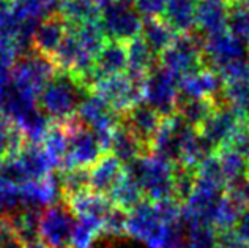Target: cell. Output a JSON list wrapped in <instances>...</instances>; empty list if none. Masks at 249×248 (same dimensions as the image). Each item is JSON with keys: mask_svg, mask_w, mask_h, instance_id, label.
<instances>
[{"mask_svg": "<svg viewBox=\"0 0 249 248\" xmlns=\"http://www.w3.org/2000/svg\"><path fill=\"white\" fill-rule=\"evenodd\" d=\"M91 94L89 87L67 71H57L38 95V108L51 122H65L74 117L81 103Z\"/></svg>", "mask_w": 249, "mask_h": 248, "instance_id": "cell-1", "label": "cell"}, {"mask_svg": "<svg viewBox=\"0 0 249 248\" xmlns=\"http://www.w3.org/2000/svg\"><path fill=\"white\" fill-rule=\"evenodd\" d=\"M143 191L145 199L160 202L174 196V163L155 153L142 155L124 166ZM177 199V198H175Z\"/></svg>", "mask_w": 249, "mask_h": 248, "instance_id": "cell-2", "label": "cell"}, {"mask_svg": "<svg viewBox=\"0 0 249 248\" xmlns=\"http://www.w3.org/2000/svg\"><path fill=\"white\" fill-rule=\"evenodd\" d=\"M205 37L197 30L191 34H178L172 44L160 56V63L178 79L191 76L204 70L202 46Z\"/></svg>", "mask_w": 249, "mask_h": 248, "instance_id": "cell-3", "label": "cell"}, {"mask_svg": "<svg viewBox=\"0 0 249 248\" xmlns=\"http://www.w3.org/2000/svg\"><path fill=\"white\" fill-rule=\"evenodd\" d=\"M68 132V156L63 171L81 166L90 168L106 153L103 142L95 132L77 119V115L62 122Z\"/></svg>", "mask_w": 249, "mask_h": 248, "instance_id": "cell-4", "label": "cell"}, {"mask_svg": "<svg viewBox=\"0 0 249 248\" xmlns=\"http://www.w3.org/2000/svg\"><path fill=\"white\" fill-rule=\"evenodd\" d=\"M77 217L67 201H57L41 212L40 236L46 248H73Z\"/></svg>", "mask_w": 249, "mask_h": 248, "instance_id": "cell-5", "label": "cell"}, {"mask_svg": "<svg viewBox=\"0 0 249 248\" xmlns=\"http://www.w3.org/2000/svg\"><path fill=\"white\" fill-rule=\"evenodd\" d=\"M143 18L129 0H114L101 11L100 24L107 40L126 44L142 32Z\"/></svg>", "mask_w": 249, "mask_h": 248, "instance_id": "cell-6", "label": "cell"}, {"mask_svg": "<svg viewBox=\"0 0 249 248\" xmlns=\"http://www.w3.org/2000/svg\"><path fill=\"white\" fill-rule=\"evenodd\" d=\"M180 98V79L160 63L147 75L143 81V100L161 117L175 114Z\"/></svg>", "mask_w": 249, "mask_h": 248, "instance_id": "cell-7", "label": "cell"}, {"mask_svg": "<svg viewBox=\"0 0 249 248\" xmlns=\"http://www.w3.org/2000/svg\"><path fill=\"white\" fill-rule=\"evenodd\" d=\"M245 58H249V46L237 40L227 30L205 37L204 46H202V60L205 68L221 73L231 65Z\"/></svg>", "mask_w": 249, "mask_h": 248, "instance_id": "cell-8", "label": "cell"}, {"mask_svg": "<svg viewBox=\"0 0 249 248\" xmlns=\"http://www.w3.org/2000/svg\"><path fill=\"white\" fill-rule=\"evenodd\" d=\"M57 71V67L49 57L30 51L29 54L19 56L13 63V82L38 96Z\"/></svg>", "mask_w": 249, "mask_h": 248, "instance_id": "cell-9", "label": "cell"}, {"mask_svg": "<svg viewBox=\"0 0 249 248\" xmlns=\"http://www.w3.org/2000/svg\"><path fill=\"white\" fill-rule=\"evenodd\" d=\"M76 115L85 127H89L91 132H95L100 136L106 152H109L112 132L120 123L122 114L117 113V111L110 106L106 100H103L100 95L91 92L87 98L81 103Z\"/></svg>", "mask_w": 249, "mask_h": 248, "instance_id": "cell-10", "label": "cell"}, {"mask_svg": "<svg viewBox=\"0 0 249 248\" xmlns=\"http://www.w3.org/2000/svg\"><path fill=\"white\" fill-rule=\"evenodd\" d=\"M245 122L249 120H246L245 115L235 109L232 104L226 103L222 106L214 108L208 119L197 128V132L218 152L221 147L229 144L232 136Z\"/></svg>", "mask_w": 249, "mask_h": 248, "instance_id": "cell-11", "label": "cell"}, {"mask_svg": "<svg viewBox=\"0 0 249 248\" xmlns=\"http://www.w3.org/2000/svg\"><path fill=\"white\" fill-rule=\"evenodd\" d=\"M166 223L160 218L155 202L143 199L128 212V232L143 240L150 248H161Z\"/></svg>", "mask_w": 249, "mask_h": 248, "instance_id": "cell-12", "label": "cell"}, {"mask_svg": "<svg viewBox=\"0 0 249 248\" xmlns=\"http://www.w3.org/2000/svg\"><path fill=\"white\" fill-rule=\"evenodd\" d=\"M93 94L100 95L117 113L123 114L143 100V86L134 82L126 73H123L103 77L93 87Z\"/></svg>", "mask_w": 249, "mask_h": 248, "instance_id": "cell-13", "label": "cell"}, {"mask_svg": "<svg viewBox=\"0 0 249 248\" xmlns=\"http://www.w3.org/2000/svg\"><path fill=\"white\" fill-rule=\"evenodd\" d=\"M161 122V114L145 101L134 104L133 108L122 114L120 119V123L137 139L147 155L152 153V147Z\"/></svg>", "mask_w": 249, "mask_h": 248, "instance_id": "cell-14", "label": "cell"}, {"mask_svg": "<svg viewBox=\"0 0 249 248\" xmlns=\"http://www.w3.org/2000/svg\"><path fill=\"white\" fill-rule=\"evenodd\" d=\"M226 81L219 73L204 68L180 81V95L188 98H212L219 100L224 96Z\"/></svg>", "mask_w": 249, "mask_h": 248, "instance_id": "cell-15", "label": "cell"}, {"mask_svg": "<svg viewBox=\"0 0 249 248\" xmlns=\"http://www.w3.org/2000/svg\"><path fill=\"white\" fill-rule=\"evenodd\" d=\"M68 30L70 25L60 13L48 16L43 21H40L35 30L34 41H32L34 51L51 58L65 40V37L68 35Z\"/></svg>", "mask_w": 249, "mask_h": 248, "instance_id": "cell-16", "label": "cell"}, {"mask_svg": "<svg viewBox=\"0 0 249 248\" xmlns=\"http://www.w3.org/2000/svg\"><path fill=\"white\" fill-rule=\"evenodd\" d=\"M90 190L98 194L109 196L114 188L119 185V182L124 175V165L114 156L106 152L95 165L90 168Z\"/></svg>", "mask_w": 249, "mask_h": 248, "instance_id": "cell-17", "label": "cell"}, {"mask_svg": "<svg viewBox=\"0 0 249 248\" xmlns=\"http://www.w3.org/2000/svg\"><path fill=\"white\" fill-rule=\"evenodd\" d=\"M229 5H231V0H197L196 30L204 37L226 32Z\"/></svg>", "mask_w": 249, "mask_h": 248, "instance_id": "cell-18", "label": "cell"}, {"mask_svg": "<svg viewBox=\"0 0 249 248\" xmlns=\"http://www.w3.org/2000/svg\"><path fill=\"white\" fill-rule=\"evenodd\" d=\"M128 54V71L126 75L137 84L145 81L147 75L155 67L160 65V56L153 52V49L145 43V40L139 35L126 43Z\"/></svg>", "mask_w": 249, "mask_h": 248, "instance_id": "cell-19", "label": "cell"}, {"mask_svg": "<svg viewBox=\"0 0 249 248\" xmlns=\"http://www.w3.org/2000/svg\"><path fill=\"white\" fill-rule=\"evenodd\" d=\"M95 75L98 79L103 77L123 75L128 71V54H126V44L120 41L107 40L106 44L100 51V54L95 58ZM98 81V82H100Z\"/></svg>", "mask_w": 249, "mask_h": 248, "instance_id": "cell-20", "label": "cell"}, {"mask_svg": "<svg viewBox=\"0 0 249 248\" xmlns=\"http://www.w3.org/2000/svg\"><path fill=\"white\" fill-rule=\"evenodd\" d=\"M67 202L77 218L95 220V221H101V223L106 218V215L110 212V209L115 206L109 196L93 193L91 190L77 194V196L71 198Z\"/></svg>", "mask_w": 249, "mask_h": 248, "instance_id": "cell-21", "label": "cell"}, {"mask_svg": "<svg viewBox=\"0 0 249 248\" xmlns=\"http://www.w3.org/2000/svg\"><path fill=\"white\" fill-rule=\"evenodd\" d=\"M196 5L197 0H167L162 19L175 34H191L196 30Z\"/></svg>", "mask_w": 249, "mask_h": 248, "instance_id": "cell-22", "label": "cell"}, {"mask_svg": "<svg viewBox=\"0 0 249 248\" xmlns=\"http://www.w3.org/2000/svg\"><path fill=\"white\" fill-rule=\"evenodd\" d=\"M175 30L162 18H143L141 37L158 56L164 52L175 40Z\"/></svg>", "mask_w": 249, "mask_h": 248, "instance_id": "cell-23", "label": "cell"}, {"mask_svg": "<svg viewBox=\"0 0 249 248\" xmlns=\"http://www.w3.org/2000/svg\"><path fill=\"white\" fill-rule=\"evenodd\" d=\"M109 153L117 156L124 166L129 165V163L134 161L136 158H139V156L147 155L145 150L137 142V139L122 125V123H119L112 132Z\"/></svg>", "mask_w": 249, "mask_h": 248, "instance_id": "cell-24", "label": "cell"}, {"mask_svg": "<svg viewBox=\"0 0 249 248\" xmlns=\"http://www.w3.org/2000/svg\"><path fill=\"white\" fill-rule=\"evenodd\" d=\"M214 108L216 106L212 98H188V96L180 95L175 114L181 117L188 125L199 128L213 113Z\"/></svg>", "mask_w": 249, "mask_h": 248, "instance_id": "cell-25", "label": "cell"}, {"mask_svg": "<svg viewBox=\"0 0 249 248\" xmlns=\"http://www.w3.org/2000/svg\"><path fill=\"white\" fill-rule=\"evenodd\" d=\"M58 13L70 25H81L85 22L100 21L101 6L90 0H62Z\"/></svg>", "mask_w": 249, "mask_h": 248, "instance_id": "cell-26", "label": "cell"}, {"mask_svg": "<svg viewBox=\"0 0 249 248\" xmlns=\"http://www.w3.org/2000/svg\"><path fill=\"white\" fill-rule=\"evenodd\" d=\"M109 198L115 206H119L128 212L133 210L139 202L145 199L139 184L126 172H124L123 179L119 182V185H117L112 190V193L109 194Z\"/></svg>", "mask_w": 249, "mask_h": 248, "instance_id": "cell-27", "label": "cell"}, {"mask_svg": "<svg viewBox=\"0 0 249 248\" xmlns=\"http://www.w3.org/2000/svg\"><path fill=\"white\" fill-rule=\"evenodd\" d=\"M216 153H218V158L221 161V168H222V172H224L227 185L245 179L248 175L249 161L243 158L240 153L235 152L233 149L221 147Z\"/></svg>", "mask_w": 249, "mask_h": 248, "instance_id": "cell-28", "label": "cell"}, {"mask_svg": "<svg viewBox=\"0 0 249 248\" xmlns=\"http://www.w3.org/2000/svg\"><path fill=\"white\" fill-rule=\"evenodd\" d=\"M227 32L237 40L243 41L249 46V6L231 0L227 15Z\"/></svg>", "mask_w": 249, "mask_h": 248, "instance_id": "cell-29", "label": "cell"}, {"mask_svg": "<svg viewBox=\"0 0 249 248\" xmlns=\"http://www.w3.org/2000/svg\"><path fill=\"white\" fill-rule=\"evenodd\" d=\"M62 172V199L70 201L84 191L90 190V169L89 168H71Z\"/></svg>", "mask_w": 249, "mask_h": 248, "instance_id": "cell-30", "label": "cell"}, {"mask_svg": "<svg viewBox=\"0 0 249 248\" xmlns=\"http://www.w3.org/2000/svg\"><path fill=\"white\" fill-rule=\"evenodd\" d=\"M196 187V168L174 163V196L185 204Z\"/></svg>", "mask_w": 249, "mask_h": 248, "instance_id": "cell-31", "label": "cell"}, {"mask_svg": "<svg viewBox=\"0 0 249 248\" xmlns=\"http://www.w3.org/2000/svg\"><path fill=\"white\" fill-rule=\"evenodd\" d=\"M183 248H218V229L207 225L186 226Z\"/></svg>", "mask_w": 249, "mask_h": 248, "instance_id": "cell-32", "label": "cell"}, {"mask_svg": "<svg viewBox=\"0 0 249 248\" xmlns=\"http://www.w3.org/2000/svg\"><path fill=\"white\" fill-rule=\"evenodd\" d=\"M103 231L107 234H124L128 232V210L114 206L103 221Z\"/></svg>", "mask_w": 249, "mask_h": 248, "instance_id": "cell-33", "label": "cell"}, {"mask_svg": "<svg viewBox=\"0 0 249 248\" xmlns=\"http://www.w3.org/2000/svg\"><path fill=\"white\" fill-rule=\"evenodd\" d=\"M226 194L231 198L233 202L243 209L249 207V177L246 175L245 179L233 182V184H229L226 188Z\"/></svg>", "mask_w": 249, "mask_h": 248, "instance_id": "cell-34", "label": "cell"}, {"mask_svg": "<svg viewBox=\"0 0 249 248\" xmlns=\"http://www.w3.org/2000/svg\"><path fill=\"white\" fill-rule=\"evenodd\" d=\"M224 147H231L235 152L240 153L243 158L249 161V122H245L241 125L237 133L232 136V139L229 141V144Z\"/></svg>", "mask_w": 249, "mask_h": 248, "instance_id": "cell-35", "label": "cell"}, {"mask_svg": "<svg viewBox=\"0 0 249 248\" xmlns=\"http://www.w3.org/2000/svg\"><path fill=\"white\" fill-rule=\"evenodd\" d=\"M142 18H162L167 0H133Z\"/></svg>", "mask_w": 249, "mask_h": 248, "instance_id": "cell-36", "label": "cell"}, {"mask_svg": "<svg viewBox=\"0 0 249 248\" xmlns=\"http://www.w3.org/2000/svg\"><path fill=\"white\" fill-rule=\"evenodd\" d=\"M235 232H237L241 237V240L249 247V207L241 212L237 225H235Z\"/></svg>", "mask_w": 249, "mask_h": 248, "instance_id": "cell-37", "label": "cell"}, {"mask_svg": "<svg viewBox=\"0 0 249 248\" xmlns=\"http://www.w3.org/2000/svg\"><path fill=\"white\" fill-rule=\"evenodd\" d=\"M0 248H25L16 236L6 237L3 240H0Z\"/></svg>", "mask_w": 249, "mask_h": 248, "instance_id": "cell-38", "label": "cell"}]
</instances>
